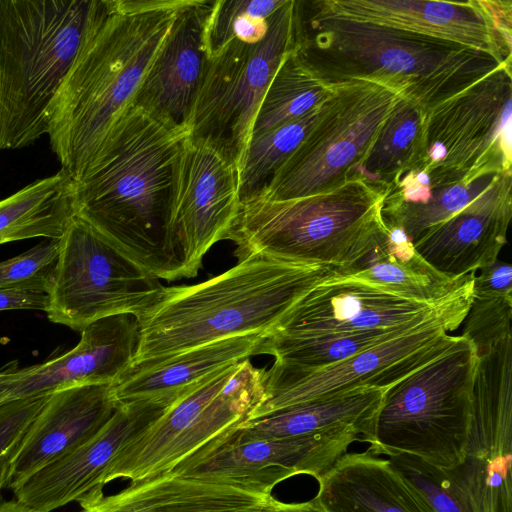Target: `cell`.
Masks as SVG:
<instances>
[{"label": "cell", "mask_w": 512, "mask_h": 512, "mask_svg": "<svg viewBox=\"0 0 512 512\" xmlns=\"http://www.w3.org/2000/svg\"><path fill=\"white\" fill-rule=\"evenodd\" d=\"M337 84L338 81L325 77L297 46L273 76L257 111L251 136L320 108L333 95Z\"/></svg>", "instance_id": "32"}, {"label": "cell", "mask_w": 512, "mask_h": 512, "mask_svg": "<svg viewBox=\"0 0 512 512\" xmlns=\"http://www.w3.org/2000/svg\"><path fill=\"white\" fill-rule=\"evenodd\" d=\"M59 255L48 295L47 318L81 332L119 314L141 316L165 286L77 217L59 239Z\"/></svg>", "instance_id": "12"}, {"label": "cell", "mask_w": 512, "mask_h": 512, "mask_svg": "<svg viewBox=\"0 0 512 512\" xmlns=\"http://www.w3.org/2000/svg\"><path fill=\"white\" fill-rule=\"evenodd\" d=\"M298 46L331 81H379L426 111L506 63L452 42L305 13L301 6Z\"/></svg>", "instance_id": "4"}, {"label": "cell", "mask_w": 512, "mask_h": 512, "mask_svg": "<svg viewBox=\"0 0 512 512\" xmlns=\"http://www.w3.org/2000/svg\"><path fill=\"white\" fill-rule=\"evenodd\" d=\"M342 272L333 265L251 255L204 282L165 287L137 318L140 337L131 364L234 336L262 335L312 288Z\"/></svg>", "instance_id": "3"}, {"label": "cell", "mask_w": 512, "mask_h": 512, "mask_svg": "<svg viewBox=\"0 0 512 512\" xmlns=\"http://www.w3.org/2000/svg\"><path fill=\"white\" fill-rule=\"evenodd\" d=\"M343 275L408 300L435 305L471 286L475 273L450 279L418 254L403 230L387 227L385 238Z\"/></svg>", "instance_id": "27"}, {"label": "cell", "mask_w": 512, "mask_h": 512, "mask_svg": "<svg viewBox=\"0 0 512 512\" xmlns=\"http://www.w3.org/2000/svg\"><path fill=\"white\" fill-rule=\"evenodd\" d=\"M212 2L184 0L132 105L187 129L208 62L204 31Z\"/></svg>", "instance_id": "22"}, {"label": "cell", "mask_w": 512, "mask_h": 512, "mask_svg": "<svg viewBox=\"0 0 512 512\" xmlns=\"http://www.w3.org/2000/svg\"><path fill=\"white\" fill-rule=\"evenodd\" d=\"M468 309L431 319L396 338L324 368L304 370L274 361L269 369L265 368L262 399L246 421L357 389L387 390L451 348L459 335H449L448 332L462 324Z\"/></svg>", "instance_id": "13"}, {"label": "cell", "mask_w": 512, "mask_h": 512, "mask_svg": "<svg viewBox=\"0 0 512 512\" xmlns=\"http://www.w3.org/2000/svg\"><path fill=\"white\" fill-rule=\"evenodd\" d=\"M298 1L285 0L256 42L234 39L208 57L187 122L188 137L222 153L240 171L263 96L298 46Z\"/></svg>", "instance_id": "8"}, {"label": "cell", "mask_w": 512, "mask_h": 512, "mask_svg": "<svg viewBox=\"0 0 512 512\" xmlns=\"http://www.w3.org/2000/svg\"><path fill=\"white\" fill-rule=\"evenodd\" d=\"M423 323L359 331L309 334L264 333L259 337L253 356L267 354L273 356L274 361L282 365L297 369L315 370L333 365L380 343L396 338Z\"/></svg>", "instance_id": "31"}, {"label": "cell", "mask_w": 512, "mask_h": 512, "mask_svg": "<svg viewBox=\"0 0 512 512\" xmlns=\"http://www.w3.org/2000/svg\"><path fill=\"white\" fill-rule=\"evenodd\" d=\"M0 512H35L15 499L0 502Z\"/></svg>", "instance_id": "43"}, {"label": "cell", "mask_w": 512, "mask_h": 512, "mask_svg": "<svg viewBox=\"0 0 512 512\" xmlns=\"http://www.w3.org/2000/svg\"><path fill=\"white\" fill-rule=\"evenodd\" d=\"M385 191L359 177L306 197L240 201L225 240L238 261L251 255L327 264L344 271L365 258L386 236L381 217Z\"/></svg>", "instance_id": "5"}, {"label": "cell", "mask_w": 512, "mask_h": 512, "mask_svg": "<svg viewBox=\"0 0 512 512\" xmlns=\"http://www.w3.org/2000/svg\"><path fill=\"white\" fill-rule=\"evenodd\" d=\"M273 512H324L313 498L305 502L284 503L279 502Z\"/></svg>", "instance_id": "42"}, {"label": "cell", "mask_w": 512, "mask_h": 512, "mask_svg": "<svg viewBox=\"0 0 512 512\" xmlns=\"http://www.w3.org/2000/svg\"><path fill=\"white\" fill-rule=\"evenodd\" d=\"M264 371L245 359L203 379L121 449L105 485L166 473L236 429L262 399Z\"/></svg>", "instance_id": "9"}, {"label": "cell", "mask_w": 512, "mask_h": 512, "mask_svg": "<svg viewBox=\"0 0 512 512\" xmlns=\"http://www.w3.org/2000/svg\"><path fill=\"white\" fill-rule=\"evenodd\" d=\"M117 409L110 384L54 392L25 433L11 464V490L41 468L74 451L110 420Z\"/></svg>", "instance_id": "23"}, {"label": "cell", "mask_w": 512, "mask_h": 512, "mask_svg": "<svg viewBox=\"0 0 512 512\" xmlns=\"http://www.w3.org/2000/svg\"><path fill=\"white\" fill-rule=\"evenodd\" d=\"M321 109L322 106L300 119L251 136L239 171L240 201L267 186L311 131Z\"/></svg>", "instance_id": "35"}, {"label": "cell", "mask_w": 512, "mask_h": 512, "mask_svg": "<svg viewBox=\"0 0 512 512\" xmlns=\"http://www.w3.org/2000/svg\"><path fill=\"white\" fill-rule=\"evenodd\" d=\"M388 459L426 512H469L447 470L408 454Z\"/></svg>", "instance_id": "37"}, {"label": "cell", "mask_w": 512, "mask_h": 512, "mask_svg": "<svg viewBox=\"0 0 512 512\" xmlns=\"http://www.w3.org/2000/svg\"><path fill=\"white\" fill-rule=\"evenodd\" d=\"M285 0H216L205 23L208 57L234 39L245 42L261 40L269 17Z\"/></svg>", "instance_id": "36"}, {"label": "cell", "mask_w": 512, "mask_h": 512, "mask_svg": "<svg viewBox=\"0 0 512 512\" xmlns=\"http://www.w3.org/2000/svg\"><path fill=\"white\" fill-rule=\"evenodd\" d=\"M59 247V239H47L20 255L0 261V289L48 293Z\"/></svg>", "instance_id": "38"}, {"label": "cell", "mask_w": 512, "mask_h": 512, "mask_svg": "<svg viewBox=\"0 0 512 512\" xmlns=\"http://www.w3.org/2000/svg\"><path fill=\"white\" fill-rule=\"evenodd\" d=\"M512 266L503 261L480 269L474 276L468 312L462 322V336L478 356L511 333Z\"/></svg>", "instance_id": "33"}, {"label": "cell", "mask_w": 512, "mask_h": 512, "mask_svg": "<svg viewBox=\"0 0 512 512\" xmlns=\"http://www.w3.org/2000/svg\"><path fill=\"white\" fill-rule=\"evenodd\" d=\"M473 284L435 305L408 300L337 274L305 294L270 330L274 334L387 329L469 308Z\"/></svg>", "instance_id": "18"}, {"label": "cell", "mask_w": 512, "mask_h": 512, "mask_svg": "<svg viewBox=\"0 0 512 512\" xmlns=\"http://www.w3.org/2000/svg\"><path fill=\"white\" fill-rule=\"evenodd\" d=\"M184 0H93L83 42L48 111L50 147L86 176L134 97Z\"/></svg>", "instance_id": "2"}, {"label": "cell", "mask_w": 512, "mask_h": 512, "mask_svg": "<svg viewBox=\"0 0 512 512\" xmlns=\"http://www.w3.org/2000/svg\"><path fill=\"white\" fill-rule=\"evenodd\" d=\"M316 480L324 512H426L389 459L369 450L346 452Z\"/></svg>", "instance_id": "26"}, {"label": "cell", "mask_w": 512, "mask_h": 512, "mask_svg": "<svg viewBox=\"0 0 512 512\" xmlns=\"http://www.w3.org/2000/svg\"><path fill=\"white\" fill-rule=\"evenodd\" d=\"M74 182L66 171L38 179L0 200V245L60 239L72 222Z\"/></svg>", "instance_id": "29"}, {"label": "cell", "mask_w": 512, "mask_h": 512, "mask_svg": "<svg viewBox=\"0 0 512 512\" xmlns=\"http://www.w3.org/2000/svg\"><path fill=\"white\" fill-rule=\"evenodd\" d=\"M21 441L14 445L5 454L0 456V502L2 501V490L9 484L12 460L21 444Z\"/></svg>", "instance_id": "41"}, {"label": "cell", "mask_w": 512, "mask_h": 512, "mask_svg": "<svg viewBox=\"0 0 512 512\" xmlns=\"http://www.w3.org/2000/svg\"><path fill=\"white\" fill-rule=\"evenodd\" d=\"M479 356L459 335L443 354L385 390L368 433L374 455L408 454L451 470L464 458Z\"/></svg>", "instance_id": "7"}, {"label": "cell", "mask_w": 512, "mask_h": 512, "mask_svg": "<svg viewBox=\"0 0 512 512\" xmlns=\"http://www.w3.org/2000/svg\"><path fill=\"white\" fill-rule=\"evenodd\" d=\"M511 62L426 111L416 167L431 187L512 172Z\"/></svg>", "instance_id": "10"}, {"label": "cell", "mask_w": 512, "mask_h": 512, "mask_svg": "<svg viewBox=\"0 0 512 512\" xmlns=\"http://www.w3.org/2000/svg\"><path fill=\"white\" fill-rule=\"evenodd\" d=\"M93 0H0V151L47 134L48 111L83 42Z\"/></svg>", "instance_id": "6"}, {"label": "cell", "mask_w": 512, "mask_h": 512, "mask_svg": "<svg viewBox=\"0 0 512 512\" xmlns=\"http://www.w3.org/2000/svg\"><path fill=\"white\" fill-rule=\"evenodd\" d=\"M425 115L415 100L401 96L350 178H362L386 191L398 177L413 170L422 150Z\"/></svg>", "instance_id": "30"}, {"label": "cell", "mask_w": 512, "mask_h": 512, "mask_svg": "<svg viewBox=\"0 0 512 512\" xmlns=\"http://www.w3.org/2000/svg\"><path fill=\"white\" fill-rule=\"evenodd\" d=\"M48 295L44 292L0 289V311L42 310L46 311Z\"/></svg>", "instance_id": "40"}, {"label": "cell", "mask_w": 512, "mask_h": 512, "mask_svg": "<svg viewBox=\"0 0 512 512\" xmlns=\"http://www.w3.org/2000/svg\"><path fill=\"white\" fill-rule=\"evenodd\" d=\"M139 337L134 315L94 321L81 331L77 345L62 355L21 369L15 362L0 378V405L74 386L112 384L131 365Z\"/></svg>", "instance_id": "20"}, {"label": "cell", "mask_w": 512, "mask_h": 512, "mask_svg": "<svg viewBox=\"0 0 512 512\" xmlns=\"http://www.w3.org/2000/svg\"><path fill=\"white\" fill-rule=\"evenodd\" d=\"M502 174L504 173L486 175L470 182L431 187L428 196L418 203L383 199L382 220L387 227L403 230L413 243L427 229L445 221L473 202Z\"/></svg>", "instance_id": "34"}, {"label": "cell", "mask_w": 512, "mask_h": 512, "mask_svg": "<svg viewBox=\"0 0 512 512\" xmlns=\"http://www.w3.org/2000/svg\"><path fill=\"white\" fill-rule=\"evenodd\" d=\"M512 334L479 356L463 461L447 470L469 512H512Z\"/></svg>", "instance_id": "14"}, {"label": "cell", "mask_w": 512, "mask_h": 512, "mask_svg": "<svg viewBox=\"0 0 512 512\" xmlns=\"http://www.w3.org/2000/svg\"><path fill=\"white\" fill-rule=\"evenodd\" d=\"M77 502L83 512H273L280 501L248 486L166 472Z\"/></svg>", "instance_id": "24"}, {"label": "cell", "mask_w": 512, "mask_h": 512, "mask_svg": "<svg viewBox=\"0 0 512 512\" xmlns=\"http://www.w3.org/2000/svg\"><path fill=\"white\" fill-rule=\"evenodd\" d=\"M187 392L117 405L110 420L90 440L15 486V500L35 512H51L91 491L103 490L121 449Z\"/></svg>", "instance_id": "19"}, {"label": "cell", "mask_w": 512, "mask_h": 512, "mask_svg": "<svg viewBox=\"0 0 512 512\" xmlns=\"http://www.w3.org/2000/svg\"><path fill=\"white\" fill-rule=\"evenodd\" d=\"M48 396L18 399L0 405V456L23 439Z\"/></svg>", "instance_id": "39"}, {"label": "cell", "mask_w": 512, "mask_h": 512, "mask_svg": "<svg viewBox=\"0 0 512 512\" xmlns=\"http://www.w3.org/2000/svg\"><path fill=\"white\" fill-rule=\"evenodd\" d=\"M401 96V91L379 81H338L311 131L256 195L288 200L345 183Z\"/></svg>", "instance_id": "11"}, {"label": "cell", "mask_w": 512, "mask_h": 512, "mask_svg": "<svg viewBox=\"0 0 512 512\" xmlns=\"http://www.w3.org/2000/svg\"><path fill=\"white\" fill-rule=\"evenodd\" d=\"M307 11L452 42L511 61V1L317 0Z\"/></svg>", "instance_id": "16"}, {"label": "cell", "mask_w": 512, "mask_h": 512, "mask_svg": "<svg viewBox=\"0 0 512 512\" xmlns=\"http://www.w3.org/2000/svg\"><path fill=\"white\" fill-rule=\"evenodd\" d=\"M187 138L186 128L131 105L73 190L75 217L168 282L185 278L169 217L175 169Z\"/></svg>", "instance_id": "1"}, {"label": "cell", "mask_w": 512, "mask_h": 512, "mask_svg": "<svg viewBox=\"0 0 512 512\" xmlns=\"http://www.w3.org/2000/svg\"><path fill=\"white\" fill-rule=\"evenodd\" d=\"M14 363L15 362L8 363L5 366L0 368V378L14 365Z\"/></svg>", "instance_id": "44"}, {"label": "cell", "mask_w": 512, "mask_h": 512, "mask_svg": "<svg viewBox=\"0 0 512 512\" xmlns=\"http://www.w3.org/2000/svg\"><path fill=\"white\" fill-rule=\"evenodd\" d=\"M239 205V169L214 147L188 137L175 169L169 217L185 278L195 277L209 249L225 240Z\"/></svg>", "instance_id": "17"}, {"label": "cell", "mask_w": 512, "mask_h": 512, "mask_svg": "<svg viewBox=\"0 0 512 512\" xmlns=\"http://www.w3.org/2000/svg\"><path fill=\"white\" fill-rule=\"evenodd\" d=\"M512 172L445 221L423 232L413 246L434 269L459 279L498 260L512 216Z\"/></svg>", "instance_id": "21"}, {"label": "cell", "mask_w": 512, "mask_h": 512, "mask_svg": "<svg viewBox=\"0 0 512 512\" xmlns=\"http://www.w3.org/2000/svg\"><path fill=\"white\" fill-rule=\"evenodd\" d=\"M260 335L246 334L151 362L131 364L110 384L117 405L181 394L222 369L254 355Z\"/></svg>", "instance_id": "25"}, {"label": "cell", "mask_w": 512, "mask_h": 512, "mask_svg": "<svg viewBox=\"0 0 512 512\" xmlns=\"http://www.w3.org/2000/svg\"><path fill=\"white\" fill-rule=\"evenodd\" d=\"M81 512H83V511H81Z\"/></svg>", "instance_id": "45"}, {"label": "cell", "mask_w": 512, "mask_h": 512, "mask_svg": "<svg viewBox=\"0 0 512 512\" xmlns=\"http://www.w3.org/2000/svg\"><path fill=\"white\" fill-rule=\"evenodd\" d=\"M384 389L366 388L290 406L241 423L236 431L247 439H287L352 426L368 433Z\"/></svg>", "instance_id": "28"}, {"label": "cell", "mask_w": 512, "mask_h": 512, "mask_svg": "<svg viewBox=\"0 0 512 512\" xmlns=\"http://www.w3.org/2000/svg\"><path fill=\"white\" fill-rule=\"evenodd\" d=\"M361 431L346 426L287 439H247L236 429L177 464L176 475L225 481L271 493L296 475L317 479L355 441Z\"/></svg>", "instance_id": "15"}]
</instances>
